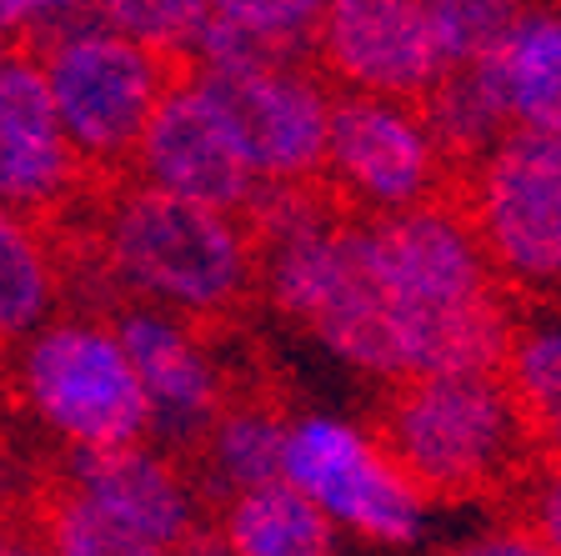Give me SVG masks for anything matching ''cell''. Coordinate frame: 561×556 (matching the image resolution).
<instances>
[{"instance_id": "4fadbf2b", "label": "cell", "mask_w": 561, "mask_h": 556, "mask_svg": "<svg viewBox=\"0 0 561 556\" xmlns=\"http://www.w3.org/2000/svg\"><path fill=\"white\" fill-rule=\"evenodd\" d=\"M66 481L101 517L136 532L140 542L181 552L201 532L196 497L156 446H116V452H76L66 462Z\"/></svg>"}, {"instance_id": "3957f363", "label": "cell", "mask_w": 561, "mask_h": 556, "mask_svg": "<svg viewBox=\"0 0 561 556\" xmlns=\"http://www.w3.org/2000/svg\"><path fill=\"white\" fill-rule=\"evenodd\" d=\"M46 66L70 146L85 161H136L140 136L171 91V60L105 25L101 5H70V21L35 50Z\"/></svg>"}, {"instance_id": "7402d4cb", "label": "cell", "mask_w": 561, "mask_h": 556, "mask_svg": "<svg viewBox=\"0 0 561 556\" xmlns=\"http://www.w3.org/2000/svg\"><path fill=\"white\" fill-rule=\"evenodd\" d=\"M41 546L50 556H171L161 546L140 542L126 526H116L111 517H101L91 501H81L70 487L46 507V542Z\"/></svg>"}, {"instance_id": "6da1fadb", "label": "cell", "mask_w": 561, "mask_h": 556, "mask_svg": "<svg viewBox=\"0 0 561 556\" xmlns=\"http://www.w3.org/2000/svg\"><path fill=\"white\" fill-rule=\"evenodd\" d=\"M101 246L105 271L156 311H226L261 271L256 236L241 216L165 196L146 181L111 196Z\"/></svg>"}, {"instance_id": "277c9868", "label": "cell", "mask_w": 561, "mask_h": 556, "mask_svg": "<svg viewBox=\"0 0 561 556\" xmlns=\"http://www.w3.org/2000/svg\"><path fill=\"white\" fill-rule=\"evenodd\" d=\"M21 396L76 452L140 446L156 431L151 396L140 386L116 326L66 316L21 341Z\"/></svg>"}, {"instance_id": "9c48e42d", "label": "cell", "mask_w": 561, "mask_h": 556, "mask_svg": "<svg viewBox=\"0 0 561 556\" xmlns=\"http://www.w3.org/2000/svg\"><path fill=\"white\" fill-rule=\"evenodd\" d=\"M136 175L165 196L201 201V206L231 211V216L251 211V201L261 196V181L245 161L231 121L221 116V105L210 101V91L196 76L171 81L161 111L140 136Z\"/></svg>"}, {"instance_id": "9a60e30c", "label": "cell", "mask_w": 561, "mask_h": 556, "mask_svg": "<svg viewBox=\"0 0 561 556\" xmlns=\"http://www.w3.org/2000/svg\"><path fill=\"white\" fill-rule=\"evenodd\" d=\"M481 66L516 131L561 136V11H522L496 56Z\"/></svg>"}, {"instance_id": "7a4b0ae2", "label": "cell", "mask_w": 561, "mask_h": 556, "mask_svg": "<svg viewBox=\"0 0 561 556\" xmlns=\"http://www.w3.org/2000/svg\"><path fill=\"white\" fill-rule=\"evenodd\" d=\"M526 417L506 376H421L401 382L381 411V446L421 497H481L522 462Z\"/></svg>"}, {"instance_id": "e0dca14e", "label": "cell", "mask_w": 561, "mask_h": 556, "mask_svg": "<svg viewBox=\"0 0 561 556\" xmlns=\"http://www.w3.org/2000/svg\"><path fill=\"white\" fill-rule=\"evenodd\" d=\"M426 131H432L436 151L442 161H461L477 171L506 136H512V116H506L502 95L491 86L486 66H467V70H451L436 81V91L416 105Z\"/></svg>"}, {"instance_id": "ba28073f", "label": "cell", "mask_w": 561, "mask_h": 556, "mask_svg": "<svg viewBox=\"0 0 561 556\" xmlns=\"http://www.w3.org/2000/svg\"><path fill=\"white\" fill-rule=\"evenodd\" d=\"M327 175H336L376 216H401V211L432 206L442 151L411 101L341 91L331 105Z\"/></svg>"}, {"instance_id": "30bf717a", "label": "cell", "mask_w": 561, "mask_h": 556, "mask_svg": "<svg viewBox=\"0 0 561 556\" xmlns=\"http://www.w3.org/2000/svg\"><path fill=\"white\" fill-rule=\"evenodd\" d=\"M321 60L346 91L421 105L446 76L426 0H336L327 5Z\"/></svg>"}, {"instance_id": "8fae6325", "label": "cell", "mask_w": 561, "mask_h": 556, "mask_svg": "<svg viewBox=\"0 0 561 556\" xmlns=\"http://www.w3.org/2000/svg\"><path fill=\"white\" fill-rule=\"evenodd\" d=\"M116 337L130 351L140 386L151 396L156 431L171 446H206L210 427L221 421V376L210 366L206 347L191 337V326L156 306H126L116 316Z\"/></svg>"}, {"instance_id": "8992f818", "label": "cell", "mask_w": 561, "mask_h": 556, "mask_svg": "<svg viewBox=\"0 0 561 556\" xmlns=\"http://www.w3.org/2000/svg\"><path fill=\"white\" fill-rule=\"evenodd\" d=\"M286 481L336 526L386 546H407L426 526V497L381 446V436L341 417H301L286 441Z\"/></svg>"}, {"instance_id": "d6986e66", "label": "cell", "mask_w": 561, "mask_h": 556, "mask_svg": "<svg viewBox=\"0 0 561 556\" xmlns=\"http://www.w3.org/2000/svg\"><path fill=\"white\" fill-rule=\"evenodd\" d=\"M50 302H56V266H50L46 241L21 216H5L0 220V326L5 337L25 341L41 326H50Z\"/></svg>"}, {"instance_id": "52a82bcc", "label": "cell", "mask_w": 561, "mask_h": 556, "mask_svg": "<svg viewBox=\"0 0 561 556\" xmlns=\"http://www.w3.org/2000/svg\"><path fill=\"white\" fill-rule=\"evenodd\" d=\"M221 105L261 185H306L327 175L331 105L311 70H191Z\"/></svg>"}, {"instance_id": "ffe728a7", "label": "cell", "mask_w": 561, "mask_h": 556, "mask_svg": "<svg viewBox=\"0 0 561 556\" xmlns=\"http://www.w3.org/2000/svg\"><path fill=\"white\" fill-rule=\"evenodd\" d=\"M506 382L522 401L526 427L561 452V321H537L516 331Z\"/></svg>"}, {"instance_id": "44dd1931", "label": "cell", "mask_w": 561, "mask_h": 556, "mask_svg": "<svg viewBox=\"0 0 561 556\" xmlns=\"http://www.w3.org/2000/svg\"><path fill=\"white\" fill-rule=\"evenodd\" d=\"M516 21H522V11L502 5V0H432V25H436L446 76L496 56V46L512 35Z\"/></svg>"}, {"instance_id": "603a6c76", "label": "cell", "mask_w": 561, "mask_h": 556, "mask_svg": "<svg viewBox=\"0 0 561 556\" xmlns=\"http://www.w3.org/2000/svg\"><path fill=\"white\" fill-rule=\"evenodd\" d=\"M206 11L210 5H196V0H111V5H101L105 25H116L121 35L140 41L165 60L196 50Z\"/></svg>"}, {"instance_id": "5bb4252c", "label": "cell", "mask_w": 561, "mask_h": 556, "mask_svg": "<svg viewBox=\"0 0 561 556\" xmlns=\"http://www.w3.org/2000/svg\"><path fill=\"white\" fill-rule=\"evenodd\" d=\"M327 5L311 0H221L206 11L201 41L191 50L196 70H301L321 56Z\"/></svg>"}, {"instance_id": "5b68a950", "label": "cell", "mask_w": 561, "mask_h": 556, "mask_svg": "<svg viewBox=\"0 0 561 556\" xmlns=\"http://www.w3.org/2000/svg\"><path fill=\"white\" fill-rule=\"evenodd\" d=\"M471 231L506 286L531 296L561 291V136L512 131L471 171Z\"/></svg>"}, {"instance_id": "484cf974", "label": "cell", "mask_w": 561, "mask_h": 556, "mask_svg": "<svg viewBox=\"0 0 561 556\" xmlns=\"http://www.w3.org/2000/svg\"><path fill=\"white\" fill-rule=\"evenodd\" d=\"M175 556H231V542H226V532H210V526H201L196 536H191L186 546Z\"/></svg>"}, {"instance_id": "ac0fdd59", "label": "cell", "mask_w": 561, "mask_h": 556, "mask_svg": "<svg viewBox=\"0 0 561 556\" xmlns=\"http://www.w3.org/2000/svg\"><path fill=\"white\" fill-rule=\"evenodd\" d=\"M286 441H291V421H280L271 406H226L206 436V472L216 491L236 501L245 491L286 481Z\"/></svg>"}, {"instance_id": "d4e9b609", "label": "cell", "mask_w": 561, "mask_h": 556, "mask_svg": "<svg viewBox=\"0 0 561 556\" xmlns=\"http://www.w3.org/2000/svg\"><path fill=\"white\" fill-rule=\"evenodd\" d=\"M526 526L561 556V462L531 481V497H526Z\"/></svg>"}, {"instance_id": "cb8c5ba5", "label": "cell", "mask_w": 561, "mask_h": 556, "mask_svg": "<svg viewBox=\"0 0 561 556\" xmlns=\"http://www.w3.org/2000/svg\"><path fill=\"white\" fill-rule=\"evenodd\" d=\"M442 556H557V552L531 526H486V532H471L456 546H446Z\"/></svg>"}, {"instance_id": "7c38bea8", "label": "cell", "mask_w": 561, "mask_h": 556, "mask_svg": "<svg viewBox=\"0 0 561 556\" xmlns=\"http://www.w3.org/2000/svg\"><path fill=\"white\" fill-rule=\"evenodd\" d=\"M81 151L70 146L56 111L46 66L35 50H5L0 60V191L5 206L41 211L76 185Z\"/></svg>"}, {"instance_id": "4316f807", "label": "cell", "mask_w": 561, "mask_h": 556, "mask_svg": "<svg viewBox=\"0 0 561 556\" xmlns=\"http://www.w3.org/2000/svg\"><path fill=\"white\" fill-rule=\"evenodd\" d=\"M5 556H50V552H46V546H35V542L31 546H25V542H5Z\"/></svg>"}, {"instance_id": "2e32d148", "label": "cell", "mask_w": 561, "mask_h": 556, "mask_svg": "<svg viewBox=\"0 0 561 556\" xmlns=\"http://www.w3.org/2000/svg\"><path fill=\"white\" fill-rule=\"evenodd\" d=\"M221 532L231 556H336V522L291 481L226 501Z\"/></svg>"}]
</instances>
